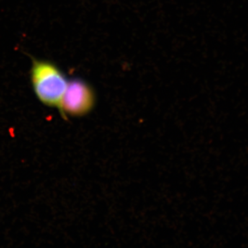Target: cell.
<instances>
[{"label": "cell", "instance_id": "6da1fadb", "mask_svg": "<svg viewBox=\"0 0 248 248\" xmlns=\"http://www.w3.org/2000/svg\"><path fill=\"white\" fill-rule=\"evenodd\" d=\"M31 81L37 99L45 106L60 110L68 83L61 69L53 62L32 59Z\"/></svg>", "mask_w": 248, "mask_h": 248}, {"label": "cell", "instance_id": "7a4b0ae2", "mask_svg": "<svg viewBox=\"0 0 248 248\" xmlns=\"http://www.w3.org/2000/svg\"><path fill=\"white\" fill-rule=\"evenodd\" d=\"M94 102V93L89 85L75 79L68 81L59 110L62 117H81L92 110Z\"/></svg>", "mask_w": 248, "mask_h": 248}]
</instances>
